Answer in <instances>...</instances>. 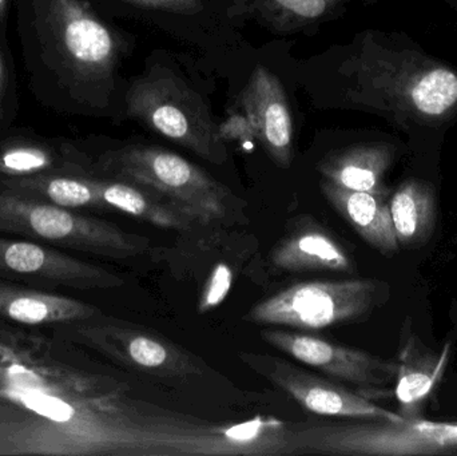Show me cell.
I'll use <instances>...</instances> for the list:
<instances>
[{
	"label": "cell",
	"instance_id": "1",
	"mask_svg": "<svg viewBox=\"0 0 457 456\" xmlns=\"http://www.w3.org/2000/svg\"><path fill=\"white\" fill-rule=\"evenodd\" d=\"M252 426H225L129 395L69 342L0 320V456L255 455Z\"/></svg>",
	"mask_w": 457,
	"mask_h": 456
},
{
	"label": "cell",
	"instance_id": "2",
	"mask_svg": "<svg viewBox=\"0 0 457 456\" xmlns=\"http://www.w3.org/2000/svg\"><path fill=\"white\" fill-rule=\"evenodd\" d=\"M29 88L54 110L102 112L120 47L87 0H15Z\"/></svg>",
	"mask_w": 457,
	"mask_h": 456
},
{
	"label": "cell",
	"instance_id": "3",
	"mask_svg": "<svg viewBox=\"0 0 457 456\" xmlns=\"http://www.w3.org/2000/svg\"><path fill=\"white\" fill-rule=\"evenodd\" d=\"M345 101L396 125L436 126L457 112V71L413 46L365 35L344 62Z\"/></svg>",
	"mask_w": 457,
	"mask_h": 456
},
{
	"label": "cell",
	"instance_id": "4",
	"mask_svg": "<svg viewBox=\"0 0 457 456\" xmlns=\"http://www.w3.org/2000/svg\"><path fill=\"white\" fill-rule=\"evenodd\" d=\"M282 455L434 456L457 454V422L356 419L303 423L281 433Z\"/></svg>",
	"mask_w": 457,
	"mask_h": 456
},
{
	"label": "cell",
	"instance_id": "5",
	"mask_svg": "<svg viewBox=\"0 0 457 456\" xmlns=\"http://www.w3.org/2000/svg\"><path fill=\"white\" fill-rule=\"evenodd\" d=\"M141 185L176 203L198 222L227 216L230 192L181 155L157 146L130 145L109 150L93 163V176Z\"/></svg>",
	"mask_w": 457,
	"mask_h": 456
},
{
	"label": "cell",
	"instance_id": "6",
	"mask_svg": "<svg viewBox=\"0 0 457 456\" xmlns=\"http://www.w3.org/2000/svg\"><path fill=\"white\" fill-rule=\"evenodd\" d=\"M0 232L112 260L142 256L150 248L149 238L126 232L112 222L21 197L2 187Z\"/></svg>",
	"mask_w": 457,
	"mask_h": 456
},
{
	"label": "cell",
	"instance_id": "7",
	"mask_svg": "<svg viewBox=\"0 0 457 456\" xmlns=\"http://www.w3.org/2000/svg\"><path fill=\"white\" fill-rule=\"evenodd\" d=\"M126 112L204 160L222 163L227 147L204 99L168 70L155 67L126 94Z\"/></svg>",
	"mask_w": 457,
	"mask_h": 456
},
{
	"label": "cell",
	"instance_id": "8",
	"mask_svg": "<svg viewBox=\"0 0 457 456\" xmlns=\"http://www.w3.org/2000/svg\"><path fill=\"white\" fill-rule=\"evenodd\" d=\"M388 284L373 278L298 283L258 303L246 320L319 331L370 316L388 300Z\"/></svg>",
	"mask_w": 457,
	"mask_h": 456
},
{
	"label": "cell",
	"instance_id": "9",
	"mask_svg": "<svg viewBox=\"0 0 457 456\" xmlns=\"http://www.w3.org/2000/svg\"><path fill=\"white\" fill-rule=\"evenodd\" d=\"M62 339L85 345L114 363L165 379L200 375L197 361L179 345L157 335L96 318L59 326Z\"/></svg>",
	"mask_w": 457,
	"mask_h": 456
},
{
	"label": "cell",
	"instance_id": "10",
	"mask_svg": "<svg viewBox=\"0 0 457 456\" xmlns=\"http://www.w3.org/2000/svg\"><path fill=\"white\" fill-rule=\"evenodd\" d=\"M262 339L295 361L354 386L370 401L395 396L391 386L396 380L397 361L295 332L269 329L262 332Z\"/></svg>",
	"mask_w": 457,
	"mask_h": 456
},
{
	"label": "cell",
	"instance_id": "11",
	"mask_svg": "<svg viewBox=\"0 0 457 456\" xmlns=\"http://www.w3.org/2000/svg\"><path fill=\"white\" fill-rule=\"evenodd\" d=\"M0 280L46 291L112 289L125 284L117 273L70 256L55 246L3 237H0Z\"/></svg>",
	"mask_w": 457,
	"mask_h": 456
},
{
	"label": "cell",
	"instance_id": "12",
	"mask_svg": "<svg viewBox=\"0 0 457 456\" xmlns=\"http://www.w3.org/2000/svg\"><path fill=\"white\" fill-rule=\"evenodd\" d=\"M250 364L273 385L289 394L298 404L312 414L349 419L403 420L397 412L389 411L353 393L344 386L311 374L282 359L249 356Z\"/></svg>",
	"mask_w": 457,
	"mask_h": 456
},
{
	"label": "cell",
	"instance_id": "13",
	"mask_svg": "<svg viewBox=\"0 0 457 456\" xmlns=\"http://www.w3.org/2000/svg\"><path fill=\"white\" fill-rule=\"evenodd\" d=\"M239 104L253 136L269 157L279 168H289L295 128L287 94L276 75L258 66L239 95Z\"/></svg>",
	"mask_w": 457,
	"mask_h": 456
},
{
	"label": "cell",
	"instance_id": "14",
	"mask_svg": "<svg viewBox=\"0 0 457 456\" xmlns=\"http://www.w3.org/2000/svg\"><path fill=\"white\" fill-rule=\"evenodd\" d=\"M451 344L440 352L424 345L415 334L403 331L394 394L403 419H420L445 377Z\"/></svg>",
	"mask_w": 457,
	"mask_h": 456
},
{
	"label": "cell",
	"instance_id": "15",
	"mask_svg": "<svg viewBox=\"0 0 457 456\" xmlns=\"http://www.w3.org/2000/svg\"><path fill=\"white\" fill-rule=\"evenodd\" d=\"M46 174L93 176V162L67 142L34 136H12L0 141V177Z\"/></svg>",
	"mask_w": 457,
	"mask_h": 456
},
{
	"label": "cell",
	"instance_id": "16",
	"mask_svg": "<svg viewBox=\"0 0 457 456\" xmlns=\"http://www.w3.org/2000/svg\"><path fill=\"white\" fill-rule=\"evenodd\" d=\"M99 313L96 305L80 300L0 280V320L26 327L66 326Z\"/></svg>",
	"mask_w": 457,
	"mask_h": 456
},
{
	"label": "cell",
	"instance_id": "17",
	"mask_svg": "<svg viewBox=\"0 0 457 456\" xmlns=\"http://www.w3.org/2000/svg\"><path fill=\"white\" fill-rule=\"evenodd\" d=\"M321 190L333 208L368 245L386 257L399 252L389 211V193L356 192L322 179Z\"/></svg>",
	"mask_w": 457,
	"mask_h": 456
},
{
	"label": "cell",
	"instance_id": "18",
	"mask_svg": "<svg viewBox=\"0 0 457 456\" xmlns=\"http://www.w3.org/2000/svg\"><path fill=\"white\" fill-rule=\"evenodd\" d=\"M396 158L394 145L384 142L353 145L321 161L322 179L356 192L389 193L386 176Z\"/></svg>",
	"mask_w": 457,
	"mask_h": 456
},
{
	"label": "cell",
	"instance_id": "19",
	"mask_svg": "<svg viewBox=\"0 0 457 456\" xmlns=\"http://www.w3.org/2000/svg\"><path fill=\"white\" fill-rule=\"evenodd\" d=\"M94 181L106 209L123 211L166 229L189 230L198 222L168 198L141 185L96 176Z\"/></svg>",
	"mask_w": 457,
	"mask_h": 456
},
{
	"label": "cell",
	"instance_id": "20",
	"mask_svg": "<svg viewBox=\"0 0 457 456\" xmlns=\"http://www.w3.org/2000/svg\"><path fill=\"white\" fill-rule=\"evenodd\" d=\"M392 224L399 246L420 248L436 229L437 197L435 187L419 178L403 181L389 197Z\"/></svg>",
	"mask_w": 457,
	"mask_h": 456
},
{
	"label": "cell",
	"instance_id": "21",
	"mask_svg": "<svg viewBox=\"0 0 457 456\" xmlns=\"http://www.w3.org/2000/svg\"><path fill=\"white\" fill-rule=\"evenodd\" d=\"M271 262L287 272H352L354 269L348 252L321 229H303L287 236L274 248Z\"/></svg>",
	"mask_w": 457,
	"mask_h": 456
},
{
	"label": "cell",
	"instance_id": "22",
	"mask_svg": "<svg viewBox=\"0 0 457 456\" xmlns=\"http://www.w3.org/2000/svg\"><path fill=\"white\" fill-rule=\"evenodd\" d=\"M0 187L29 200L61 208L106 211L96 189L94 176L46 174L32 177H0Z\"/></svg>",
	"mask_w": 457,
	"mask_h": 456
},
{
	"label": "cell",
	"instance_id": "23",
	"mask_svg": "<svg viewBox=\"0 0 457 456\" xmlns=\"http://www.w3.org/2000/svg\"><path fill=\"white\" fill-rule=\"evenodd\" d=\"M346 2L349 0H262V8L279 27H295L320 21Z\"/></svg>",
	"mask_w": 457,
	"mask_h": 456
},
{
	"label": "cell",
	"instance_id": "24",
	"mask_svg": "<svg viewBox=\"0 0 457 456\" xmlns=\"http://www.w3.org/2000/svg\"><path fill=\"white\" fill-rule=\"evenodd\" d=\"M233 283V273L227 264H219L206 281L205 288L198 303V312H211L227 299Z\"/></svg>",
	"mask_w": 457,
	"mask_h": 456
},
{
	"label": "cell",
	"instance_id": "25",
	"mask_svg": "<svg viewBox=\"0 0 457 456\" xmlns=\"http://www.w3.org/2000/svg\"><path fill=\"white\" fill-rule=\"evenodd\" d=\"M10 56L0 42V129L4 128L12 117L13 85Z\"/></svg>",
	"mask_w": 457,
	"mask_h": 456
},
{
	"label": "cell",
	"instance_id": "26",
	"mask_svg": "<svg viewBox=\"0 0 457 456\" xmlns=\"http://www.w3.org/2000/svg\"><path fill=\"white\" fill-rule=\"evenodd\" d=\"M141 7L153 10L170 11L179 13H195L203 8L201 0H126Z\"/></svg>",
	"mask_w": 457,
	"mask_h": 456
},
{
	"label": "cell",
	"instance_id": "27",
	"mask_svg": "<svg viewBox=\"0 0 457 456\" xmlns=\"http://www.w3.org/2000/svg\"><path fill=\"white\" fill-rule=\"evenodd\" d=\"M8 5H10V0H0V23H4L7 18Z\"/></svg>",
	"mask_w": 457,
	"mask_h": 456
}]
</instances>
